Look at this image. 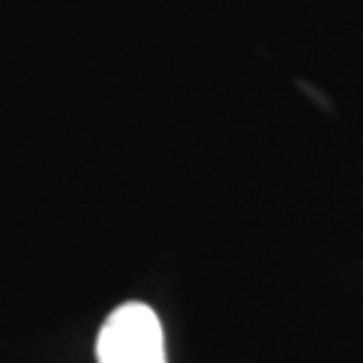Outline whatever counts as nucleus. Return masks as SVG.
Here are the masks:
<instances>
[{
    "mask_svg": "<svg viewBox=\"0 0 363 363\" xmlns=\"http://www.w3.org/2000/svg\"><path fill=\"white\" fill-rule=\"evenodd\" d=\"M100 363H167L164 331L143 301H127L108 315L97 334Z\"/></svg>",
    "mask_w": 363,
    "mask_h": 363,
    "instance_id": "obj_1",
    "label": "nucleus"
}]
</instances>
